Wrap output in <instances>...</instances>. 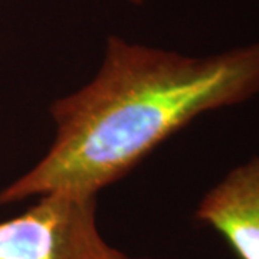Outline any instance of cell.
I'll list each match as a JSON object with an SVG mask.
<instances>
[{"label":"cell","instance_id":"obj_2","mask_svg":"<svg viewBox=\"0 0 259 259\" xmlns=\"http://www.w3.org/2000/svg\"><path fill=\"white\" fill-rule=\"evenodd\" d=\"M0 259H139L112 248L97 226V196L49 194L0 222Z\"/></svg>","mask_w":259,"mask_h":259},{"label":"cell","instance_id":"obj_3","mask_svg":"<svg viewBox=\"0 0 259 259\" xmlns=\"http://www.w3.org/2000/svg\"><path fill=\"white\" fill-rule=\"evenodd\" d=\"M194 216L218 232L239 259H259V156L213 186Z\"/></svg>","mask_w":259,"mask_h":259},{"label":"cell","instance_id":"obj_4","mask_svg":"<svg viewBox=\"0 0 259 259\" xmlns=\"http://www.w3.org/2000/svg\"><path fill=\"white\" fill-rule=\"evenodd\" d=\"M131 3H136V5H143V3H146L147 0H128Z\"/></svg>","mask_w":259,"mask_h":259},{"label":"cell","instance_id":"obj_1","mask_svg":"<svg viewBox=\"0 0 259 259\" xmlns=\"http://www.w3.org/2000/svg\"><path fill=\"white\" fill-rule=\"evenodd\" d=\"M259 93V40L189 56L108 37L98 72L49 112L55 139L0 190V206L49 194L97 196L204 112Z\"/></svg>","mask_w":259,"mask_h":259}]
</instances>
